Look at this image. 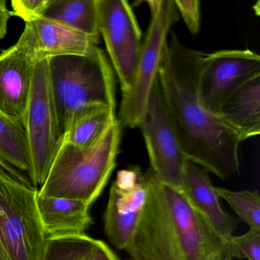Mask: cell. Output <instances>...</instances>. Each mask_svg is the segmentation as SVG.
<instances>
[{
	"mask_svg": "<svg viewBox=\"0 0 260 260\" xmlns=\"http://www.w3.org/2000/svg\"><path fill=\"white\" fill-rule=\"evenodd\" d=\"M48 0H13L11 2L13 16H18L25 22L40 17Z\"/></svg>",
	"mask_w": 260,
	"mask_h": 260,
	"instance_id": "24",
	"label": "cell"
},
{
	"mask_svg": "<svg viewBox=\"0 0 260 260\" xmlns=\"http://www.w3.org/2000/svg\"><path fill=\"white\" fill-rule=\"evenodd\" d=\"M219 117L241 137L248 139L260 134V75L234 91L220 108Z\"/></svg>",
	"mask_w": 260,
	"mask_h": 260,
	"instance_id": "16",
	"label": "cell"
},
{
	"mask_svg": "<svg viewBox=\"0 0 260 260\" xmlns=\"http://www.w3.org/2000/svg\"><path fill=\"white\" fill-rule=\"evenodd\" d=\"M182 191L220 235L226 239L234 236L238 229V220L222 208L220 198L214 191L208 172L187 159L184 168Z\"/></svg>",
	"mask_w": 260,
	"mask_h": 260,
	"instance_id": "13",
	"label": "cell"
},
{
	"mask_svg": "<svg viewBox=\"0 0 260 260\" xmlns=\"http://www.w3.org/2000/svg\"><path fill=\"white\" fill-rule=\"evenodd\" d=\"M25 24L34 31L39 61L58 56L86 55L99 43L90 36L45 18H36Z\"/></svg>",
	"mask_w": 260,
	"mask_h": 260,
	"instance_id": "14",
	"label": "cell"
},
{
	"mask_svg": "<svg viewBox=\"0 0 260 260\" xmlns=\"http://www.w3.org/2000/svg\"><path fill=\"white\" fill-rule=\"evenodd\" d=\"M138 127L145 141L150 159L149 169L160 182L183 190L186 159L167 115L158 74L152 85L147 109Z\"/></svg>",
	"mask_w": 260,
	"mask_h": 260,
	"instance_id": "9",
	"label": "cell"
},
{
	"mask_svg": "<svg viewBox=\"0 0 260 260\" xmlns=\"http://www.w3.org/2000/svg\"><path fill=\"white\" fill-rule=\"evenodd\" d=\"M214 191L220 199L228 202L240 220L249 228L260 231V197L258 190L232 191L214 186Z\"/></svg>",
	"mask_w": 260,
	"mask_h": 260,
	"instance_id": "21",
	"label": "cell"
},
{
	"mask_svg": "<svg viewBox=\"0 0 260 260\" xmlns=\"http://www.w3.org/2000/svg\"><path fill=\"white\" fill-rule=\"evenodd\" d=\"M100 36L118 76L123 95L130 92L142 48V32L125 0H98Z\"/></svg>",
	"mask_w": 260,
	"mask_h": 260,
	"instance_id": "8",
	"label": "cell"
},
{
	"mask_svg": "<svg viewBox=\"0 0 260 260\" xmlns=\"http://www.w3.org/2000/svg\"><path fill=\"white\" fill-rule=\"evenodd\" d=\"M38 190L0 167V260H42L47 237Z\"/></svg>",
	"mask_w": 260,
	"mask_h": 260,
	"instance_id": "5",
	"label": "cell"
},
{
	"mask_svg": "<svg viewBox=\"0 0 260 260\" xmlns=\"http://www.w3.org/2000/svg\"><path fill=\"white\" fill-rule=\"evenodd\" d=\"M124 260H138L137 258H134V257L129 256V258H126Z\"/></svg>",
	"mask_w": 260,
	"mask_h": 260,
	"instance_id": "27",
	"label": "cell"
},
{
	"mask_svg": "<svg viewBox=\"0 0 260 260\" xmlns=\"http://www.w3.org/2000/svg\"><path fill=\"white\" fill-rule=\"evenodd\" d=\"M37 62L36 36L25 24L17 43L0 53V112L23 125Z\"/></svg>",
	"mask_w": 260,
	"mask_h": 260,
	"instance_id": "11",
	"label": "cell"
},
{
	"mask_svg": "<svg viewBox=\"0 0 260 260\" xmlns=\"http://www.w3.org/2000/svg\"><path fill=\"white\" fill-rule=\"evenodd\" d=\"M48 68L60 140L85 115L116 109L115 74L98 46L86 55L50 57Z\"/></svg>",
	"mask_w": 260,
	"mask_h": 260,
	"instance_id": "3",
	"label": "cell"
},
{
	"mask_svg": "<svg viewBox=\"0 0 260 260\" xmlns=\"http://www.w3.org/2000/svg\"><path fill=\"white\" fill-rule=\"evenodd\" d=\"M147 179L138 167L117 173L109 191L104 230L110 243L120 250L130 245L147 202Z\"/></svg>",
	"mask_w": 260,
	"mask_h": 260,
	"instance_id": "12",
	"label": "cell"
},
{
	"mask_svg": "<svg viewBox=\"0 0 260 260\" xmlns=\"http://www.w3.org/2000/svg\"><path fill=\"white\" fill-rule=\"evenodd\" d=\"M115 119V110L104 109L95 111L71 124L61 141L80 148H89L101 138Z\"/></svg>",
	"mask_w": 260,
	"mask_h": 260,
	"instance_id": "19",
	"label": "cell"
},
{
	"mask_svg": "<svg viewBox=\"0 0 260 260\" xmlns=\"http://www.w3.org/2000/svg\"><path fill=\"white\" fill-rule=\"evenodd\" d=\"M40 17L71 27L100 42L98 0H48Z\"/></svg>",
	"mask_w": 260,
	"mask_h": 260,
	"instance_id": "17",
	"label": "cell"
},
{
	"mask_svg": "<svg viewBox=\"0 0 260 260\" xmlns=\"http://www.w3.org/2000/svg\"><path fill=\"white\" fill-rule=\"evenodd\" d=\"M24 126L29 150L28 174L33 185L42 186L60 141L48 77V59L36 63Z\"/></svg>",
	"mask_w": 260,
	"mask_h": 260,
	"instance_id": "7",
	"label": "cell"
},
{
	"mask_svg": "<svg viewBox=\"0 0 260 260\" xmlns=\"http://www.w3.org/2000/svg\"><path fill=\"white\" fill-rule=\"evenodd\" d=\"M178 13H180L188 31L192 35L200 30V2L198 0H174Z\"/></svg>",
	"mask_w": 260,
	"mask_h": 260,
	"instance_id": "23",
	"label": "cell"
},
{
	"mask_svg": "<svg viewBox=\"0 0 260 260\" xmlns=\"http://www.w3.org/2000/svg\"><path fill=\"white\" fill-rule=\"evenodd\" d=\"M37 206L48 238L84 234L92 223L91 205L83 201L37 194Z\"/></svg>",
	"mask_w": 260,
	"mask_h": 260,
	"instance_id": "15",
	"label": "cell"
},
{
	"mask_svg": "<svg viewBox=\"0 0 260 260\" xmlns=\"http://www.w3.org/2000/svg\"><path fill=\"white\" fill-rule=\"evenodd\" d=\"M204 53L182 45L172 32L158 71L164 106L187 160L221 179L240 172L241 137L201 102L199 77Z\"/></svg>",
	"mask_w": 260,
	"mask_h": 260,
	"instance_id": "1",
	"label": "cell"
},
{
	"mask_svg": "<svg viewBox=\"0 0 260 260\" xmlns=\"http://www.w3.org/2000/svg\"><path fill=\"white\" fill-rule=\"evenodd\" d=\"M234 258L260 260V231L249 228L243 235L229 238Z\"/></svg>",
	"mask_w": 260,
	"mask_h": 260,
	"instance_id": "22",
	"label": "cell"
},
{
	"mask_svg": "<svg viewBox=\"0 0 260 260\" xmlns=\"http://www.w3.org/2000/svg\"><path fill=\"white\" fill-rule=\"evenodd\" d=\"M0 167L19 180L31 184L18 171H29V150L25 126L1 112Z\"/></svg>",
	"mask_w": 260,
	"mask_h": 260,
	"instance_id": "18",
	"label": "cell"
},
{
	"mask_svg": "<svg viewBox=\"0 0 260 260\" xmlns=\"http://www.w3.org/2000/svg\"><path fill=\"white\" fill-rule=\"evenodd\" d=\"M151 19L144 42L133 86L130 92L122 95L120 106L121 124L136 128L142 120L153 81L168 43L171 27L179 19L174 0L147 1Z\"/></svg>",
	"mask_w": 260,
	"mask_h": 260,
	"instance_id": "6",
	"label": "cell"
},
{
	"mask_svg": "<svg viewBox=\"0 0 260 260\" xmlns=\"http://www.w3.org/2000/svg\"><path fill=\"white\" fill-rule=\"evenodd\" d=\"M89 260H120L110 247L102 240H95Z\"/></svg>",
	"mask_w": 260,
	"mask_h": 260,
	"instance_id": "25",
	"label": "cell"
},
{
	"mask_svg": "<svg viewBox=\"0 0 260 260\" xmlns=\"http://www.w3.org/2000/svg\"><path fill=\"white\" fill-rule=\"evenodd\" d=\"M147 202L127 249L138 260H234L220 235L182 190L160 182L150 169Z\"/></svg>",
	"mask_w": 260,
	"mask_h": 260,
	"instance_id": "2",
	"label": "cell"
},
{
	"mask_svg": "<svg viewBox=\"0 0 260 260\" xmlns=\"http://www.w3.org/2000/svg\"><path fill=\"white\" fill-rule=\"evenodd\" d=\"M121 138L118 118L89 148L60 140L54 161L38 196L83 201L92 205L116 167Z\"/></svg>",
	"mask_w": 260,
	"mask_h": 260,
	"instance_id": "4",
	"label": "cell"
},
{
	"mask_svg": "<svg viewBox=\"0 0 260 260\" xmlns=\"http://www.w3.org/2000/svg\"><path fill=\"white\" fill-rule=\"evenodd\" d=\"M258 75L260 57L251 50H220L205 54L199 77L201 102L219 117L220 108L230 95Z\"/></svg>",
	"mask_w": 260,
	"mask_h": 260,
	"instance_id": "10",
	"label": "cell"
},
{
	"mask_svg": "<svg viewBox=\"0 0 260 260\" xmlns=\"http://www.w3.org/2000/svg\"><path fill=\"white\" fill-rule=\"evenodd\" d=\"M6 0H0V40L4 39L7 31L10 18L13 16L11 10H9Z\"/></svg>",
	"mask_w": 260,
	"mask_h": 260,
	"instance_id": "26",
	"label": "cell"
},
{
	"mask_svg": "<svg viewBox=\"0 0 260 260\" xmlns=\"http://www.w3.org/2000/svg\"><path fill=\"white\" fill-rule=\"evenodd\" d=\"M94 242L85 234L48 237L42 260H89Z\"/></svg>",
	"mask_w": 260,
	"mask_h": 260,
	"instance_id": "20",
	"label": "cell"
}]
</instances>
